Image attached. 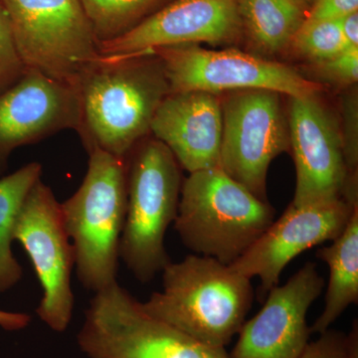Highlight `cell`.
I'll return each mask as SVG.
<instances>
[{"label":"cell","instance_id":"9c48e42d","mask_svg":"<svg viewBox=\"0 0 358 358\" xmlns=\"http://www.w3.org/2000/svg\"><path fill=\"white\" fill-rule=\"evenodd\" d=\"M14 241L27 253L41 286L37 315L52 331L64 333L75 305L71 286L74 249L66 231L61 203L42 178L33 186L21 207Z\"/></svg>","mask_w":358,"mask_h":358},{"label":"cell","instance_id":"44dd1931","mask_svg":"<svg viewBox=\"0 0 358 358\" xmlns=\"http://www.w3.org/2000/svg\"><path fill=\"white\" fill-rule=\"evenodd\" d=\"M291 44L298 54L313 63L334 57L348 47L341 28V18L327 20L306 18Z\"/></svg>","mask_w":358,"mask_h":358},{"label":"cell","instance_id":"603a6c76","mask_svg":"<svg viewBox=\"0 0 358 358\" xmlns=\"http://www.w3.org/2000/svg\"><path fill=\"white\" fill-rule=\"evenodd\" d=\"M299 358H358L357 326L348 334L329 331L320 334Z\"/></svg>","mask_w":358,"mask_h":358},{"label":"cell","instance_id":"8fae6325","mask_svg":"<svg viewBox=\"0 0 358 358\" xmlns=\"http://www.w3.org/2000/svg\"><path fill=\"white\" fill-rule=\"evenodd\" d=\"M357 199L308 205L289 204L284 214L264 231L231 267L252 280H261L264 298L278 286L285 268L296 256L343 232L357 207Z\"/></svg>","mask_w":358,"mask_h":358},{"label":"cell","instance_id":"e0dca14e","mask_svg":"<svg viewBox=\"0 0 358 358\" xmlns=\"http://www.w3.org/2000/svg\"><path fill=\"white\" fill-rule=\"evenodd\" d=\"M329 246L317 250V257L329 266L326 305L310 327V334H324L341 313L358 301V206L343 232Z\"/></svg>","mask_w":358,"mask_h":358},{"label":"cell","instance_id":"d4e9b609","mask_svg":"<svg viewBox=\"0 0 358 358\" xmlns=\"http://www.w3.org/2000/svg\"><path fill=\"white\" fill-rule=\"evenodd\" d=\"M343 155L346 166L350 173L355 174L357 169L358 141H357V96H348L343 103Z\"/></svg>","mask_w":358,"mask_h":358},{"label":"cell","instance_id":"6da1fadb","mask_svg":"<svg viewBox=\"0 0 358 358\" xmlns=\"http://www.w3.org/2000/svg\"><path fill=\"white\" fill-rule=\"evenodd\" d=\"M77 133L87 152L100 150L126 159L150 133L160 103L169 95L162 61L154 50L96 59L76 86Z\"/></svg>","mask_w":358,"mask_h":358},{"label":"cell","instance_id":"3957f363","mask_svg":"<svg viewBox=\"0 0 358 358\" xmlns=\"http://www.w3.org/2000/svg\"><path fill=\"white\" fill-rule=\"evenodd\" d=\"M275 213L218 166L183 181L174 227L186 248L231 265L273 223Z\"/></svg>","mask_w":358,"mask_h":358},{"label":"cell","instance_id":"30bf717a","mask_svg":"<svg viewBox=\"0 0 358 358\" xmlns=\"http://www.w3.org/2000/svg\"><path fill=\"white\" fill-rule=\"evenodd\" d=\"M279 95L267 90H244L222 103L221 169L265 201L268 166L289 147Z\"/></svg>","mask_w":358,"mask_h":358},{"label":"cell","instance_id":"7a4b0ae2","mask_svg":"<svg viewBox=\"0 0 358 358\" xmlns=\"http://www.w3.org/2000/svg\"><path fill=\"white\" fill-rule=\"evenodd\" d=\"M162 273V289L141 303L143 310L203 345H229L253 303L251 280L201 255L169 262Z\"/></svg>","mask_w":358,"mask_h":358},{"label":"cell","instance_id":"4fadbf2b","mask_svg":"<svg viewBox=\"0 0 358 358\" xmlns=\"http://www.w3.org/2000/svg\"><path fill=\"white\" fill-rule=\"evenodd\" d=\"M324 280L308 262L286 284L268 291L260 312L240 329L230 358H299L310 336L307 315Z\"/></svg>","mask_w":358,"mask_h":358},{"label":"cell","instance_id":"277c9868","mask_svg":"<svg viewBox=\"0 0 358 358\" xmlns=\"http://www.w3.org/2000/svg\"><path fill=\"white\" fill-rule=\"evenodd\" d=\"M88 154L86 176L76 192L61 203V210L78 279L96 293L117 282L128 178L126 159L100 150Z\"/></svg>","mask_w":358,"mask_h":358},{"label":"cell","instance_id":"4316f807","mask_svg":"<svg viewBox=\"0 0 358 358\" xmlns=\"http://www.w3.org/2000/svg\"><path fill=\"white\" fill-rule=\"evenodd\" d=\"M31 315L28 313L0 310V327L7 331H17L26 329L31 322Z\"/></svg>","mask_w":358,"mask_h":358},{"label":"cell","instance_id":"484cf974","mask_svg":"<svg viewBox=\"0 0 358 358\" xmlns=\"http://www.w3.org/2000/svg\"><path fill=\"white\" fill-rule=\"evenodd\" d=\"M358 0H315L310 6L308 20H341L348 14L357 13Z\"/></svg>","mask_w":358,"mask_h":358},{"label":"cell","instance_id":"8992f818","mask_svg":"<svg viewBox=\"0 0 358 358\" xmlns=\"http://www.w3.org/2000/svg\"><path fill=\"white\" fill-rule=\"evenodd\" d=\"M88 358H230L148 315L117 282L96 292L77 336Z\"/></svg>","mask_w":358,"mask_h":358},{"label":"cell","instance_id":"ba28073f","mask_svg":"<svg viewBox=\"0 0 358 358\" xmlns=\"http://www.w3.org/2000/svg\"><path fill=\"white\" fill-rule=\"evenodd\" d=\"M169 94L203 91L267 90L289 96H317L322 85L306 79L289 66L237 50H208L197 44L160 47Z\"/></svg>","mask_w":358,"mask_h":358},{"label":"cell","instance_id":"83f0119b","mask_svg":"<svg viewBox=\"0 0 358 358\" xmlns=\"http://www.w3.org/2000/svg\"><path fill=\"white\" fill-rule=\"evenodd\" d=\"M343 36L348 46H358V13L348 14L341 18Z\"/></svg>","mask_w":358,"mask_h":358},{"label":"cell","instance_id":"5b68a950","mask_svg":"<svg viewBox=\"0 0 358 358\" xmlns=\"http://www.w3.org/2000/svg\"><path fill=\"white\" fill-rule=\"evenodd\" d=\"M126 162L128 204L120 258L138 281L148 282L171 262L164 239L178 216L180 166L157 138L141 141Z\"/></svg>","mask_w":358,"mask_h":358},{"label":"cell","instance_id":"9a60e30c","mask_svg":"<svg viewBox=\"0 0 358 358\" xmlns=\"http://www.w3.org/2000/svg\"><path fill=\"white\" fill-rule=\"evenodd\" d=\"M79 124L76 89L26 69L17 82L0 92V174L16 148L66 129L77 131Z\"/></svg>","mask_w":358,"mask_h":358},{"label":"cell","instance_id":"ac0fdd59","mask_svg":"<svg viewBox=\"0 0 358 358\" xmlns=\"http://www.w3.org/2000/svg\"><path fill=\"white\" fill-rule=\"evenodd\" d=\"M41 176V164L30 162L0 178V294L13 289L22 278V267L13 251L14 229L28 193Z\"/></svg>","mask_w":358,"mask_h":358},{"label":"cell","instance_id":"5bb4252c","mask_svg":"<svg viewBox=\"0 0 358 358\" xmlns=\"http://www.w3.org/2000/svg\"><path fill=\"white\" fill-rule=\"evenodd\" d=\"M241 28L239 0H174L122 36L99 44V53L122 57L174 45L230 43Z\"/></svg>","mask_w":358,"mask_h":358},{"label":"cell","instance_id":"ffe728a7","mask_svg":"<svg viewBox=\"0 0 358 358\" xmlns=\"http://www.w3.org/2000/svg\"><path fill=\"white\" fill-rule=\"evenodd\" d=\"M98 45L122 36L164 0H80Z\"/></svg>","mask_w":358,"mask_h":358},{"label":"cell","instance_id":"d6986e66","mask_svg":"<svg viewBox=\"0 0 358 358\" xmlns=\"http://www.w3.org/2000/svg\"><path fill=\"white\" fill-rule=\"evenodd\" d=\"M239 13L252 42L267 53L288 47L306 20L294 0H239Z\"/></svg>","mask_w":358,"mask_h":358},{"label":"cell","instance_id":"cb8c5ba5","mask_svg":"<svg viewBox=\"0 0 358 358\" xmlns=\"http://www.w3.org/2000/svg\"><path fill=\"white\" fill-rule=\"evenodd\" d=\"M315 72L329 83L350 86L358 78V46H348L334 57L313 63Z\"/></svg>","mask_w":358,"mask_h":358},{"label":"cell","instance_id":"2e32d148","mask_svg":"<svg viewBox=\"0 0 358 358\" xmlns=\"http://www.w3.org/2000/svg\"><path fill=\"white\" fill-rule=\"evenodd\" d=\"M222 103L215 94L179 92L166 96L150 133L162 141L188 173L220 166Z\"/></svg>","mask_w":358,"mask_h":358},{"label":"cell","instance_id":"52a82bcc","mask_svg":"<svg viewBox=\"0 0 358 358\" xmlns=\"http://www.w3.org/2000/svg\"><path fill=\"white\" fill-rule=\"evenodd\" d=\"M26 69L76 86L100 58L98 41L80 0H1Z\"/></svg>","mask_w":358,"mask_h":358},{"label":"cell","instance_id":"7402d4cb","mask_svg":"<svg viewBox=\"0 0 358 358\" xmlns=\"http://www.w3.org/2000/svg\"><path fill=\"white\" fill-rule=\"evenodd\" d=\"M25 71L14 42L8 16L0 0V92L17 82Z\"/></svg>","mask_w":358,"mask_h":358},{"label":"cell","instance_id":"f1b7e54d","mask_svg":"<svg viewBox=\"0 0 358 358\" xmlns=\"http://www.w3.org/2000/svg\"><path fill=\"white\" fill-rule=\"evenodd\" d=\"M294 1L303 7V8H305L306 6H312L315 0H294Z\"/></svg>","mask_w":358,"mask_h":358},{"label":"cell","instance_id":"7c38bea8","mask_svg":"<svg viewBox=\"0 0 358 358\" xmlns=\"http://www.w3.org/2000/svg\"><path fill=\"white\" fill-rule=\"evenodd\" d=\"M289 145L296 183L292 204L300 206L343 199L353 185L343 155L341 133L317 96H291Z\"/></svg>","mask_w":358,"mask_h":358}]
</instances>
